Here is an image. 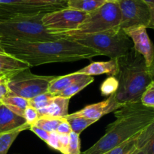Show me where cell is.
I'll list each match as a JSON object with an SVG mask.
<instances>
[{
	"label": "cell",
	"mask_w": 154,
	"mask_h": 154,
	"mask_svg": "<svg viewBox=\"0 0 154 154\" xmlns=\"http://www.w3.org/2000/svg\"><path fill=\"white\" fill-rule=\"evenodd\" d=\"M29 129L33 132V133L35 134L39 138L42 140V141H45V143L48 141V138H49L50 135V132H47V131L44 130V129H41V128L37 127L35 125H31L29 127Z\"/></svg>",
	"instance_id": "1f68e13d"
},
{
	"label": "cell",
	"mask_w": 154,
	"mask_h": 154,
	"mask_svg": "<svg viewBox=\"0 0 154 154\" xmlns=\"http://www.w3.org/2000/svg\"><path fill=\"white\" fill-rule=\"evenodd\" d=\"M105 2H113V3H116L118 2L119 0H105Z\"/></svg>",
	"instance_id": "ab89813d"
},
{
	"label": "cell",
	"mask_w": 154,
	"mask_h": 154,
	"mask_svg": "<svg viewBox=\"0 0 154 154\" xmlns=\"http://www.w3.org/2000/svg\"><path fill=\"white\" fill-rule=\"evenodd\" d=\"M118 87L119 83L117 78L114 76H109L101 85V93L103 96H110L115 94Z\"/></svg>",
	"instance_id": "4316f807"
},
{
	"label": "cell",
	"mask_w": 154,
	"mask_h": 154,
	"mask_svg": "<svg viewBox=\"0 0 154 154\" xmlns=\"http://www.w3.org/2000/svg\"><path fill=\"white\" fill-rule=\"evenodd\" d=\"M121 14L120 28L142 26L154 29V11L144 0H119Z\"/></svg>",
	"instance_id": "9c48e42d"
},
{
	"label": "cell",
	"mask_w": 154,
	"mask_h": 154,
	"mask_svg": "<svg viewBox=\"0 0 154 154\" xmlns=\"http://www.w3.org/2000/svg\"><path fill=\"white\" fill-rule=\"evenodd\" d=\"M26 125L27 123L24 117L14 113L2 103L0 104V135L13 132Z\"/></svg>",
	"instance_id": "4fadbf2b"
},
{
	"label": "cell",
	"mask_w": 154,
	"mask_h": 154,
	"mask_svg": "<svg viewBox=\"0 0 154 154\" xmlns=\"http://www.w3.org/2000/svg\"><path fill=\"white\" fill-rule=\"evenodd\" d=\"M141 103L154 109V81H151L145 89L141 98Z\"/></svg>",
	"instance_id": "83f0119b"
},
{
	"label": "cell",
	"mask_w": 154,
	"mask_h": 154,
	"mask_svg": "<svg viewBox=\"0 0 154 154\" xmlns=\"http://www.w3.org/2000/svg\"><path fill=\"white\" fill-rule=\"evenodd\" d=\"M144 1H145L147 4L150 5L154 11V0H144Z\"/></svg>",
	"instance_id": "74e56055"
},
{
	"label": "cell",
	"mask_w": 154,
	"mask_h": 154,
	"mask_svg": "<svg viewBox=\"0 0 154 154\" xmlns=\"http://www.w3.org/2000/svg\"><path fill=\"white\" fill-rule=\"evenodd\" d=\"M46 144L51 147L52 149L60 151V141H59L58 138V133L57 132H53L50 133L49 138H48V141Z\"/></svg>",
	"instance_id": "4dcf8cb0"
},
{
	"label": "cell",
	"mask_w": 154,
	"mask_h": 154,
	"mask_svg": "<svg viewBox=\"0 0 154 154\" xmlns=\"http://www.w3.org/2000/svg\"><path fill=\"white\" fill-rule=\"evenodd\" d=\"M70 99L54 96L52 102L48 106L38 110L39 117H51L64 118L69 114V105Z\"/></svg>",
	"instance_id": "2e32d148"
},
{
	"label": "cell",
	"mask_w": 154,
	"mask_h": 154,
	"mask_svg": "<svg viewBox=\"0 0 154 154\" xmlns=\"http://www.w3.org/2000/svg\"><path fill=\"white\" fill-rule=\"evenodd\" d=\"M64 119H66L69 123L72 132L78 135H81L83 131L85 130L87 127L96 122L95 120L84 118V117H72L69 114L66 117H64Z\"/></svg>",
	"instance_id": "603a6c76"
},
{
	"label": "cell",
	"mask_w": 154,
	"mask_h": 154,
	"mask_svg": "<svg viewBox=\"0 0 154 154\" xmlns=\"http://www.w3.org/2000/svg\"><path fill=\"white\" fill-rule=\"evenodd\" d=\"M80 135L72 132L69 134V142L67 154H81Z\"/></svg>",
	"instance_id": "f1b7e54d"
},
{
	"label": "cell",
	"mask_w": 154,
	"mask_h": 154,
	"mask_svg": "<svg viewBox=\"0 0 154 154\" xmlns=\"http://www.w3.org/2000/svg\"><path fill=\"white\" fill-rule=\"evenodd\" d=\"M56 132L58 134H65V135H69L71 132H72V129H71V126L69 125V123H68L67 120L66 119L63 120V122L59 124V126H57V129L56 130Z\"/></svg>",
	"instance_id": "e575fe53"
},
{
	"label": "cell",
	"mask_w": 154,
	"mask_h": 154,
	"mask_svg": "<svg viewBox=\"0 0 154 154\" xmlns=\"http://www.w3.org/2000/svg\"><path fill=\"white\" fill-rule=\"evenodd\" d=\"M114 117L116 120L108 125L105 135L81 154H104L140 135L154 121V109L141 102L126 104L114 111Z\"/></svg>",
	"instance_id": "7a4b0ae2"
},
{
	"label": "cell",
	"mask_w": 154,
	"mask_h": 154,
	"mask_svg": "<svg viewBox=\"0 0 154 154\" xmlns=\"http://www.w3.org/2000/svg\"><path fill=\"white\" fill-rule=\"evenodd\" d=\"M121 14L118 3L105 2L102 6L87 14L82 23L75 30L61 32H52L62 36L87 35L106 31L120 26Z\"/></svg>",
	"instance_id": "8992f818"
},
{
	"label": "cell",
	"mask_w": 154,
	"mask_h": 154,
	"mask_svg": "<svg viewBox=\"0 0 154 154\" xmlns=\"http://www.w3.org/2000/svg\"><path fill=\"white\" fill-rule=\"evenodd\" d=\"M45 14L0 20V37L23 42H51L61 39L42 24Z\"/></svg>",
	"instance_id": "5b68a950"
},
{
	"label": "cell",
	"mask_w": 154,
	"mask_h": 154,
	"mask_svg": "<svg viewBox=\"0 0 154 154\" xmlns=\"http://www.w3.org/2000/svg\"><path fill=\"white\" fill-rule=\"evenodd\" d=\"M117 72L115 77L119 87L115 99L120 104L141 102V98L151 82L148 68L144 57L132 48L117 59Z\"/></svg>",
	"instance_id": "3957f363"
},
{
	"label": "cell",
	"mask_w": 154,
	"mask_h": 154,
	"mask_svg": "<svg viewBox=\"0 0 154 154\" xmlns=\"http://www.w3.org/2000/svg\"><path fill=\"white\" fill-rule=\"evenodd\" d=\"M0 47L5 54L24 62L29 68L52 63L90 60L100 56L98 51L66 38L32 42L0 37Z\"/></svg>",
	"instance_id": "6da1fadb"
},
{
	"label": "cell",
	"mask_w": 154,
	"mask_h": 154,
	"mask_svg": "<svg viewBox=\"0 0 154 154\" xmlns=\"http://www.w3.org/2000/svg\"><path fill=\"white\" fill-rule=\"evenodd\" d=\"M0 104H1V102H0Z\"/></svg>",
	"instance_id": "b9f144b4"
},
{
	"label": "cell",
	"mask_w": 154,
	"mask_h": 154,
	"mask_svg": "<svg viewBox=\"0 0 154 154\" xmlns=\"http://www.w3.org/2000/svg\"><path fill=\"white\" fill-rule=\"evenodd\" d=\"M58 138L60 145V152L63 154H67L68 146H69V135L58 134Z\"/></svg>",
	"instance_id": "d6a6232c"
},
{
	"label": "cell",
	"mask_w": 154,
	"mask_h": 154,
	"mask_svg": "<svg viewBox=\"0 0 154 154\" xmlns=\"http://www.w3.org/2000/svg\"><path fill=\"white\" fill-rule=\"evenodd\" d=\"M123 31L132 41L134 50L144 57L147 68L150 67L154 60V45L149 38L147 28L139 26Z\"/></svg>",
	"instance_id": "8fae6325"
},
{
	"label": "cell",
	"mask_w": 154,
	"mask_h": 154,
	"mask_svg": "<svg viewBox=\"0 0 154 154\" xmlns=\"http://www.w3.org/2000/svg\"><path fill=\"white\" fill-rule=\"evenodd\" d=\"M67 5L42 0H0V20L47 14Z\"/></svg>",
	"instance_id": "ba28073f"
},
{
	"label": "cell",
	"mask_w": 154,
	"mask_h": 154,
	"mask_svg": "<svg viewBox=\"0 0 154 154\" xmlns=\"http://www.w3.org/2000/svg\"><path fill=\"white\" fill-rule=\"evenodd\" d=\"M54 97V96H53L52 94L49 93H42V94L38 95V96L29 99V105L38 111V110L48 106L52 102Z\"/></svg>",
	"instance_id": "484cf974"
},
{
	"label": "cell",
	"mask_w": 154,
	"mask_h": 154,
	"mask_svg": "<svg viewBox=\"0 0 154 154\" xmlns=\"http://www.w3.org/2000/svg\"><path fill=\"white\" fill-rule=\"evenodd\" d=\"M23 117L26 121L27 124L31 126L37 121L38 119L39 118V114L37 110L29 105L24 111Z\"/></svg>",
	"instance_id": "f546056e"
},
{
	"label": "cell",
	"mask_w": 154,
	"mask_h": 154,
	"mask_svg": "<svg viewBox=\"0 0 154 154\" xmlns=\"http://www.w3.org/2000/svg\"><path fill=\"white\" fill-rule=\"evenodd\" d=\"M77 72L93 77L94 75L104 74L108 75L109 76H115L117 72V60L111 59L109 61L93 62Z\"/></svg>",
	"instance_id": "9a60e30c"
},
{
	"label": "cell",
	"mask_w": 154,
	"mask_h": 154,
	"mask_svg": "<svg viewBox=\"0 0 154 154\" xmlns=\"http://www.w3.org/2000/svg\"><path fill=\"white\" fill-rule=\"evenodd\" d=\"M105 3V0H68L67 8L88 14L100 8Z\"/></svg>",
	"instance_id": "d6986e66"
},
{
	"label": "cell",
	"mask_w": 154,
	"mask_h": 154,
	"mask_svg": "<svg viewBox=\"0 0 154 154\" xmlns=\"http://www.w3.org/2000/svg\"><path fill=\"white\" fill-rule=\"evenodd\" d=\"M123 105H122V104L117 102L115 99V95L114 94L108 96L107 99L102 101V102L87 105L83 109L73 113V114H69V115L72 116V117H84V118L98 121L103 116L111 112H114L119 108H121Z\"/></svg>",
	"instance_id": "7c38bea8"
},
{
	"label": "cell",
	"mask_w": 154,
	"mask_h": 154,
	"mask_svg": "<svg viewBox=\"0 0 154 154\" xmlns=\"http://www.w3.org/2000/svg\"><path fill=\"white\" fill-rule=\"evenodd\" d=\"M139 135L130 138L104 154H133L138 149V138Z\"/></svg>",
	"instance_id": "cb8c5ba5"
},
{
	"label": "cell",
	"mask_w": 154,
	"mask_h": 154,
	"mask_svg": "<svg viewBox=\"0 0 154 154\" xmlns=\"http://www.w3.org/2000/svg\"><path fill=\"white\" fill-rule=\"evenodd\" d=\"M98 51L100 55L117 60L133 48L132 41L120 27L100 32L78 35L62 36Z\"/></svg>",
	"instance_id": "277c9868"
},
{
	"label": "cell",
	"mask_w": 154,
	"mask_h": 154,
	"mask_svg": "<svg viewBox=\"0 0 154 154\" xmlns=\"http://www.w3.org/2000/svg\"><path fill=\"white\" fill-rule=\"evenodd\" d=\"M27 69H30L29 66L24 62L5 53L0 54V79H8L12 75Z\"/></svg>",
	"instance_id": "5bb4252c"
},
{
	"label": "cell",
	"mask_w": 154,
	"mask_h": 154,
	"mask_svg": "<svg viewBox=\"0 0 154 154\" xmlns=\"http://www.w3.org/2000/svg\"><path fill=\"white\" fill-rule=\"evenodd\" d=\"M42 1H47V2H49V1H48V0H42ZM53 3H54V2H53ZM63 5H64V4H63Z\"/></svg>",
	"instance_id": "60d3db41"
},
{
	"label": "cell",
	"mask_w": 154,
	"mask_h": 154,
	"mask_svg": "<svg viewBox=\"0 0 154 154\" xmlns=\"http://www.w3.org/2000/svg\"><path fill=\"white\" fill-rule=\"evenodd\" d=\"M87 13L66 8L49 12L42 18L44 26L51 32H61L75 30L87 17Z\"/></svg>",
	"instance_id": "30bf717a"
},
{
	"label": "cell",
	"mask_w": 154,
	"mask_h": 154,
	"mask_svg": "<svg viewBox=\"0 0 154 154\" xmlns=\"http://www.w3.org/2000/svg\"><path fill=\"white\" fill-rule=\"evenodd\" d=\"M51 2H54V3H59V4H64L67 5L68 3V0H48Z\"/></svg>",
	"instance_id": "8d00e7d4"
},
{
	"label": "cell",
	"mask_w": 154,
	"mask_h": 154,
	"mask_svg": "<svg viewBox=\"0 0 154 154\" xmlns=\"http://www.w3.org/2000/svg\"><path fill=\"white\" fill-rule=\"evenodd\" d=\"M133 154H146V153L144 152V150H142V149H138Z\"/></svg>",
	"instance_id": "f35d334b"
},
{
	"label": "cell",
	"mask_w": 154,
	"mask_h": 154,
	"mask_svg": "<svg viewBox=\"0 0 154 154\" xmlns=\"http://www.w3.org/2000/svg\"><path fill=\"white\" fill-rule=\"evenodd\" d=\"M93 81H94V78L93 76H87L84 80L78 81L68 88L63 90V91L57 93V94L54 95V96H60V97L66 98V99H71L74 96H75L77 93H78L80 91L84 90L85 87H87V86L92 84Z\"/></svg>",
	"instance_id": "44dd1931"
},
{
	"label": "cell",
	"mask_w": 154,
	"mask_h": 154,
	"mask_svg": "<svg viewBox=\"0 0 154 154\" xmlns=\"http://www.w3.org/2000/svg\"><path fill=\"white\" fill-rule=\"evenodd\" d=\"M87 76H89V75H86L75 72L72 74L65 75V76L56 77L50 84L48 93L54 96L57 93L63 91V90L68 88L75 83L81 81V80H84Z\"/></svg>",
	"instance_id": "e0dca14e"
},
{
	"label": "cell",
	"mask_w": 154,
	"mask_h": 154,
	"mask_svg": "<svg viewBox=\"0 0 154 154\" xmlns=\"http://www.w3.org/2000/svg\"><path fill=\"white\" fill-rule=\"evenodd\" d=\"M10 94V91H9L8 87V83L7 79L5 78H1L0 79V102L9 96Z\"/></svg>",
	"instance_id": "836d02e7"
},
{
	"label": "cell",
	"mask_w": 154,
	"mask_h": 154,
	"mask_svg": "<svg viewBox=\"0 0 154 154\" xmlns=\"http://www.w3.org/2000/svg\"><path fill=\"white\" fill-rule=\"evenodd\" d=\"M138 147L146 154H154V121L138 136Z\"/></svg>",
	"instance_id": "ac0fdd59"
},
{
	"label": "cell",
	"mask_w": 154,
	"mask_h": 154,
	"mask_svg": "<svg viewBox=\"0 0 154 154\" xmlns=\"http://www.w3.org/2000/svg\"><path fill=\"white\" fill-rule=\"evenodd\" d=\"M1 103L5 105L8 108L17 115L23 117L24 111L29 106V100L24 98L14 95H9L5 98Z\"/></svg>",
	"instance_id": "ffe728a7"
},
{
	"label": "cell",
	"mask_w": 154,
	"mask_h": 154,
	"mask_svg": "<svg viewBox=\"0 0 154 154\" xmlns=\"http://www.w3.org/2000/svg\"><path fill=\"white\" fill-rule=\"evenodd\" d=\"M63 120L64 118H60V117H41L33 125L51 133V132H56L57 126L61 122L63 121Z\"/></svg>",
	"instance_id": "d4e9b609"
},
{
	"label": "cell",
	"mask_w": 154,
	"mask_h": 154,
	"mask_svg": "<svg viewBox=\"0 0 154 154\" xmlns=\"http://www.w3.org/2000/svg\"><path fill=\"white\" fill-rule=\"evenodd\" d=\"M148 72L151 81H154V60L153 63H152V64L150 65V67L148 68Z\"/></svg>",
	"instance_id": "d590c367"
},
{
	"label": "cell",
	"mask_w": 154,
	"mask_h": 154,
	"mask_svg": "<svg viewBox=\"0 0 154 154\" xmlns=\"http://www.w3.org/2000/svg\"><path fill=\"white\" fill-rule=\"evenodd\" d=\"M29 125L27 124L13 132L1 134L0 135V154H7L11 146L16 140L20 133L24 130L29 129Z\"/></svg>",
	"instance_id": "7402d4cb"
},
{
	"label": "cell",
	"mask_w": 154,
	"mask_h": 154,
	"mask_svg": "<svg viewBox=\"0 0 154 154\" xmlns=\"http://www.w3.org/2000/svg\"><path fill=\"white\" fill-rule=\"evenodd\" d=\"M55 78L56 76L34 75L30 72V69H25L7 79L9 95L29 100L38 95L48 93L50 84Z\"/></svg>",
	"instance_id": "52a82bcc"
}]
</instances>
